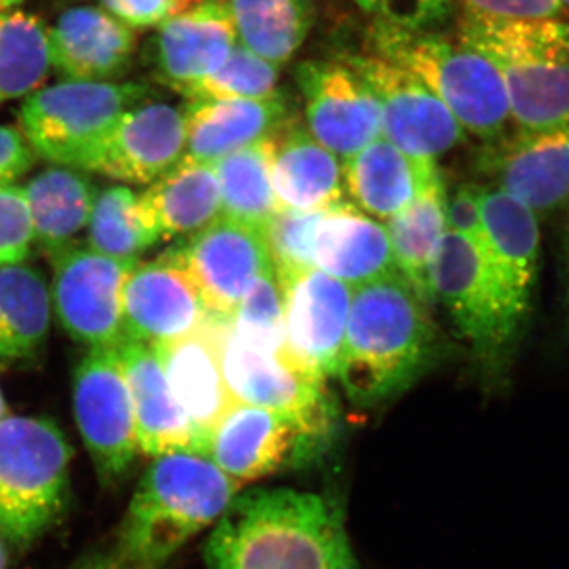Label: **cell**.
<instances>
[{
    "instance_id": "4",
    "label": "cell",
    "mask_w": 569,
    "mask_h": 569,
    "mask_svg": "<svg viewBox=\"0 0 569 569\" xmlns=\"http://www.w3.org/2000/svg\"><path fill=\"white\" fill-rule=\"evenodd\" d=\"M372 54L396 63L425 82L456 121L486 142L507 133L511 121L503 78L466 41L437 31H411L381 20L369 29Z\"/></svg>"
},
{
    "instance_id": "15",
    "label": "cell",
    "mask_w": 569,
    "mask_h": 569,
    "mask_svg": "<svg viewBox=\"0 0 569 569\" xmlns=\"http://www.w3.org/2000/svg\"><path fill=\"white\" fill-rule=\"evenodd\" d=\"M123 340L156 347L200 328L209 312L178 253L137 263L121 290Z\"/></svg>"
},
{
    "instance_id": "53",
    "label": "cell",
    "mask_w": 569,
    "mask_h": 569,
    "mask_svg": "<svg viewBox=\"0 0 569 569\" xmlns=\"http://www.w3.org/2000/svg\"><path fill=\"white\" fill-rule=\"evenodd\" d=\"M59 2H81V0H59Z\"/></svg>"
},
{
    "instance_id": "45",
    "label": "cell",
    "mask_w": 569,
    "mask_h": 569,
    "mask_svg": "<svg viewBox=\"0 0 569 569\" xmlns=\"http://www.w3.org/2000/svg\"><path fill=\"white\" fill-rule=\"evenodd\" d=\"M33 164V151L20 130L0 126V187L11 186Z\"/></svg>"
},
{
    "instance_id": "18",
    "label": "cell",
    "mask_w": 569,
    "mask_h": 569,
    "mask_svg": "<svg viewBox=\"0 0 569 569\" xmlns=\"http://www.w3.org/2000/svg\"><path fill=\"white\" fill-rule=\"evenodd\" d=\"M280 287L291 353L323 380L337 377L353 288L317 268L288 277Z\"/></svg>"
},
{
    "instance_id": "12",
    "label": "cell",
    "mask_w": 569,
    "mask_h": 569,
    "mask_svg": "<svg viewBox=\"0 0 569 569\" xmlns=\"http://www.w3.org/2000/svg\"><path fill=\"white\" fill-rule=\"evenodd\" d=\"M138 260L71 247L54 257L51 301L63 331L91 348L122 342L121 290Z\"/></svg>"
},
{
    "instance_id": "46",
    "label": "cell",
    "mask_w": 569,
    "mask_h": 569,
    "mask_svg": "<svg viewBox=\"0 0 569 569\" xmlns=\"http://www.w3.org/2000/svg\"><path fill=\"white\" fill-rule=\"evenodd\" d=\"M70 569H133L118 553L97 552L84 557Z\"/></svg>"
},
{
    "instance_id": "13",
    "label": "cell",
    "mask_w": 569,
    "mask_h": 569,
    "mask_svg": "<svg viewBox=\"0 0 569 569\" xmlns=\"http://www.w3.org/2000/svg\"><path fill=\"white\" fill-rule=\"evenodd\" d=\"M320 443L290 418L236 403L209 432L206 458L242 486L306 463Z\"/></svg>"
},
{
    "instance_id": "38",
    "label": "cell",
    "mask_w": 569,
    "mask_h": 569,
    "mask_svg": "<svg viewBox=\"0 0 569 569\" xmlns=\"http://www.w3.org/2000/svg\"><path fill=\"white\" fill-rule=\"evenodd\" d=\"M280 67L236 44L213 73L187 88V100H266L276 97Z\"/></svg>"
},
{
    "instance_id": "30",
    "label": "cell",
    "mask_w": 569,
    "mask_h": 569,
    "mask_svg": "<svg viewBox=\"0 0 569 569\" xmlns=\"http://www.w3.org/2000/svg\"><path fill=\"white\" fill-rule=\"evenodd\" d=\"M31 212L33 242L58 257L73 247L88 227L97 190L77 168H47L24 187Z\"/></svg>"
},
{
    "instance_id": "51",
    "label": "cell",
    "mask_w": 569,
    "mask_h": 569,
    "mask_svg": "<svg viewBox=\"0 0 569 569\" xmlns=\"http://www.w3.org/2000/svg\"><path fill=\"white\" fill-rule=\"evenodd\" d=\"M6 417H7L6 400H3L2 392H0V419H3Z\"/></svg>"
},
{
    "instance_id": "35",
    "label": "cell",
    "mask_w": 569,
    "mask_h": 569,
    "mask_svg": "<svg viewBox=\"0 0 569 569\" xmlns=\"http://www.w3.org/2000/svg\"><path fill=\"white\" fill-rule=\"evenodd\" d=\"M51 70L48 28L37 14L0 11V103L31 96Z\"/></svg>"
},
{
    "instance_id": "28",
    "label": "cell",
    "mask_w": 569,
    "mask_h": 569,
    "mask_svg": "<svg viewBox=\"0 0 569 569\" xmlns=\"http://www.w3.org/2000/svg\"><path fill=\"white\" fill-rule=\"evenodd\" d=\"M479 201L490 263L516 305L527 313L537 282L538 216L498 187H481Z\"/></svg>"
},
{
    "instance_id": "37",
    "label": "cell",
    "mask_w": 569,
    "mask_h": 569,
    "mask_svg": "<svg viewBox=\"0 0 569 569\" xmlns=\"http://www.w3.org/2000/svg\"><path fill=\"white\" fill-rule=\"evenodd\" d=\"M138 194L127 186H112L97 193L88 223L89 249L123 260H138V254L156 244L138 219Z\"/></svg>"
},
{
    "instance_id": "24",
    "label": "cell",
    "mask_w": 569,
    "mask_h": 569,
    "mask_svg": "<svg viewBox=\"0 0 569 569\" xmlns=\"http://www.w3.org/2000/svg\"><path fill=\"white\" fill-rule=\"evenodd\" d=\"M272 140L271 179L279 209L323 211L346 203L343 164L309 130L287 121Z\"/></svg>"
},
{
    "instance_id": "21",
    "label": "cell",
    "mask_w": 569,
    "mask_h": 569,
    "mask_svg": "<svg viewBox=\"0 0 569 569\" xmlns=\"http://www.w3.org/2000/svg\"><path fill=\"white\" fill-rule=\"evenodd\" d=\"M116 351L132 400L140 451L152 458L173 452L206 456L208 438L176 402L153 348L122 340Z\"/></svg>"
},
{
    "instance_id": "43",
    "label": "cell",
    "mask_w": 569,
    "mask_h": 569,
    "mask_svg": "<svg viewBox=\"0 0 569 569\" xmlns=\"http://www.w3.org/2000/svg\"><path fill=\"white\" fill-rule=\"evenodd\" d=\"M198 0H100V7L133 31L157 28Z\"/></svg>"
},
{
    "instance_id": "3",
    "label": "cell",
    "mask_w": 569,
    "mask_h": 569,
    "mask_svg": "<svg viewBox=\"0 0 569 569\" xmlns=\"http://www.w3.org/2000/svg\"><path fill=\"white\" fill-rule=\"evenodd\" d=\"M241 485L193 452L159 456L134 489L116 553L133 569H162L200 531L216 526Z\"/></svg>"
},
{
    "instance_id": "7",
    "label": "cell",
    "mask_w": 569,
    "mask_h": 569,
    "mask_svg": "<svg viewBox=\"0 0 569 569\" xmlns=\"http://www.w3.org/2000/svg\"><path fill=\"white\" fill-rule=\"evenodd\" d=\"M151 93L141 81H61L26 97L21 133L41 159L82 170L123 112Z\"/></svg>"
},
{
    "instance_id": "26",
    "label": "cell",
    "mask_w": 569,
    "mask_h": 569,
    "mask_svg": "<svg viewBox=\"0 0 569 569\" xmlns=\"http://www.w3.org/2000/svg\"><path fill=\"white\" fill-rule=\"evenodd\" d=\"M312 257L317 269L351 288L397 272L385 224L348 203L325 209Z\"/></svg>"
},
{
    "instance_id": "40",
    "label": "cell",
    "mask_w": 569,
    "mask_h": 569,
    "mask_svg": "<svg viewBox=\"0 0 569 569\" xmlns=\"http://www.w3.org/2000/svg\"><path fill=\"white\" fill-rule=\"evenodd\" d=\"M33 244L31 212L24 187H0V268L28 258Z\"/></svg>"
},
{
    "instance_id": "34",
    "label": "cell",
    "mask_w": 569,
    "mask_h": 569,
    "mask_svg": "<svg viewBox=\"0 0 569 569\" xmlns=\"http://www.w3.org/2000/svg\"><path fill=\"white\" fill-rule=\"evenodd\" d=\"M271 137L246 146L212 164L219 181L220 217L261 228L279 211L272 190Z\"/></svg>"
},
{
    "instance_id": "47",
    "label": "cell",
    "mask_w": 569,
    "mask_h": 569,
    "mask_svg": "<svg viewBox=\"0 0 569 569\" xmlns=\"http://www.w3.org/2000/svg\"><path fill=\"white\" fill-rule=\"evenodd\" d=\"M565 310L569 325V227L563 242Z\"/></svg>"
},
{
    "instance_id": "36",
    "label": "cell",
    "mask_w": 569,
    "mask_h": 569,
    "mask_svg": "<svg viewBox=\"0 0 569 569\" xmlns=\"http://www.w3.org/2000/svg\"><path fill=\"white\" fill-rule=\"evenodd\" d=\"M230 321L234 335L244 346L261 353L299 362L288 347L282 287L272 264L254 277Z\"/></svg>"
},
{
    "instance_id": "25",
    "label": "cell",
    "mask_w": 569,
    "mask_h": 569,
    "mask_svg": "<svg viewBox=\"0 0 569 569\" xmlns=\"http://www.w3.org/2000/svg\"><path fill=\"white\" fill-rule=\"evenodd\" d=\"M182 111L183 157L206 164L271 137L288 121L280 93L266 100H187Z\"/></svg>"
},
{
    "instance_id": "17",
    "label": "cell",
    "mask_w": 569,
    "mask_h": 569,
    "mask_svg": "<svg viewBox=\"0 0 569 569\" xmlns=\"http://www.w3.org/2000/svg\"><path fill=\"white\" fill-rule=\"evenodd\" d=\"M479 164L537 216L556 211L569 200V122L501 134L486 142Z\"/></svg>"
},
{
    "instance_id": "5",
    "label": "cell",
    "mask_w": 569,
    "mask_h": 569,
    "mask_svg": "<svg viewBox=\"0 0 569 569\" xmlns=\"http://www.w3.org/2000/svg\"><path fill=\"white\" fill-rule=\"evenodd\" d=\"M458 37L500 71L518 130L569 122V21L460 20Z\"/></svg>"
},
{
    "instance_id": "1",
    "label": "cell",
    "mask_w": 569,
    "mask_h": 569,
    "mask_svg": "<svg viewBox=\"0 0 569 569\" xmlns=\"http://www.w3.org/2000/svg\"><path fill=\"white\" fill-rule=\"evenodd\" d=\"M208 569H359L339 509L290 488L238 493L204 546Z\"/></svg>"
},
{
    "instance_id": "49",
    "label": "cell",
    "mask_w": 569,
    "mask_h": 569,
    "mask_svg": "<svg viewBox=\"0 0 569 569\" xmlns=\"http://www.w3.org/2000/svg\"><path fill=\"white\" fill-rule=\"evenodd\" d=\"M0 569H7V552L2 541H0Z\"/></svg>"
},
{
    "instance_id": "42",
    "label": "cell",
    "mask_w": 569,
    "mask_h": 569,
    "mask_svg": "<svg viewBox=\"0 0 569 569\" xmlns=\"http://www.w3.org/2000/svg\"><path fill=\"white\" fill-rule=\"evenodd\" d=\"M455 0H372L378 20L411 31H437L448 20Z\"/></svg>"
},
{
    "instance_id": "32",
    "label": "cell",
    "mask_w": 569,
    "mask_h": 569,
    "mask_svg": "<svg viewBox=\"0 0 569 569\" xmlns=\"http://www.w3.org/2000/svg\"><path fill=\"white\" fill-rule=\"evenodd\" d=\"M51 318V295L43 274L31 266L0 268V359L36 353Z\"/></svg>"
},
{
    "instance_id": "31",
    "label": "cell",
    "mask_w": 569,
    "mask_h": 569,
    "mask_svg": "<svg viewBox=\"0 0 569 569\" xmlns=\"http://www.w3.org/2000/svg\"><path fill=\"white\" fill-rule=\"evenodd\" d=\"M445 190L440 173L433 176L413 203L385 222L397 272L406 277L418 295L429 302V269L438 242L447 233Z\"/></svg>"
},
{
    "instance_id": "11",
    "label": "cell",
    "mask_w": 569,
    "mask_h": 569,
    "mask_svg": "<svg viewBox=\"0 0 569 569\" xmlns=\"http://www.w3.org/2000/svg\"><path fill=\"white\" fill-rule=\"evenodd\" d=\"M366 81L381 108V137L411 159H437L463 140V130L451 111L425 82L372 52L346 56Z\"/></svg>"
},
{
    "instance_id": "14",
    "label": "cell",
    "mask_w": 569,
    "mask_h": 569,
    "mask_svg": "<svg viewBox=\"0 0 569 569\" xmlns=\"http://www.w3.org/2000/svg\"><path fill=\"white\" fill-rule=\"evenodd\" d=\"M295 78L309 133L339 159H350L381 137L380 103L343 59L299 62Z\"/></svg>"
},
{
    "instance_id": "9",
    "label": "cell",
    "mask_w": 569,
    "mask_h": 569,
    "mask_svg": "<svg viewBox=\"0 0 569 569\" xmlns=\"http://www.w3.org/2000/svg\"><path fill=\"white\" fill-rule=\"evenodd\" d=\"M73 410L93 470L116 488L133 470L140 447L132 400L114 348H91L73 381Z\"/></svg>"
},
{
    "instance_id": "6",
    "label": "cell",
    "mask_w": 569,
    "mask_h": 569,
    "mask_svg": "<svg viewBox=\"0 0 569 569\" xmlns=\"http://www.w3.org/2000/svg\"><path fill=\"white\" fill-rule=\"evenodd\" d=\"M73 449L52 419H0V538L24 552L69 507Z\"/></svg>"
},
{
    "instance_id": "10",
    "label": "cell",
    "mask_w": 569,
    "mask_h": 569,
    "mask_svg": "<svg viewBox=\"0 0 569 569\" xmlns=\"http://www.w3.org/2000/svg\"><path fill=\"white\" fill-rule=\"evenodd\" d=\"M213 320L224 385L234 402L274 411L325 440L331 430V411L323 378L299 362L244 346L234 335L230 318Z\"/></svg>"
},
{
    "instance_id": "39",
    "label": "cell",
    "mask_w": 569,
    "mask_h": 569,
    "mask_svg": "<svg viewBox=\"0 0 569 569\" xmlns=\"http://www.w3.org/2000/svg\"><path fill=\"white\" fill-rule=\"evenodd\" d=\"M323 211L279 209L263 227L266 246L277 279L301 274L313 266V233Z\"/></svg>"
},
{
    "instance_id": "16",
    "label": "cell",
    "mask_w": 569,
    "mask_h": 569,
    "mask_svg": "<svg viewBox=\"0 0 569 569\" xmlns=\"http://www.w3.org/2000/svg\"><path fill=\"white\" fill-rule=\"evenodd\" d=\"M209 316L231 318L254 277L271 266L263 230L219 217L178 250Z\"/></svg>"
},
{
    "instance_id": "8",
    "label": "cell",
    "mask_w": 569,
    "mask_h": 569,
    "mask_svg": "<svg viewBox=\"0 0 569 569\" xmlns=\"http://www.w3.org/2000/svg\"><path fill=\"white\" fill-rule=\"evenodd\" d=\"M429 287L432 299L443 305L460 335L482 359L497 361L507 355L526 313L486 250L447 230L430 263Z\"/></svg>"
},
{
    "instance_id": "33",
    "label": "cell",
    "mask_w": 569,
    "mask_h": 569,
    "mask_svg": "<svg viewBox=\"0 0 569 569\" xmlns=\"http://www.w3.org/2000/svg\"><path fill=\"white\" fill-rule=\"evenodd\" d=\"M238 43L282 67L305 43L313 24L310 0H227Z\"/></svg>"
},
{
    "instance_id": "22",
    "label": "cell",
    "mask_w": 569,
    "mask_h": 569,
    "mask_svg": "<svg viewBox=\"0 0 569 569\" xmlns=\"http://www.w3.org/2000/svg\"><path fill=\"white\" fill-rule=\"evenodd\" d=\"M51 69L62 81L114 82L133 66L137 37L102 7L73 6L48 29Z\"/></svg>"
},
{
    "instance_id": "20",
    "label": "cell",
    "mask_w": 569,
    "mask_h": 569,
    "mask_svg": "<svg viewBox=\"0 0 569 569\" xmlns=\"http://www.w3.org/2000/svg\"><path fill=\"white\" fill-rule=\"evenodd\" d=\"M236 44L227 0H204L157 26L148 61L157 81L182 93L219 69Z\"/></svg>"
},
{
    "instance_id": "29",
    "label": "cell",
    "mask_w": 569,
    "mask_h": 569,
    "mask_svg": "<svg viewBox=\"0 0 569 569\" xmlns=\"http://www.w3.org/2000/svg\"><path fill=\"white\" fill-rule=\"evenodd\" d=\"M437 171L436 163L411 159L383 137L343 160L346 190L356 208L383 222L413 203Z\"/></svg>"
},
{
    "instance_id": "41",
    "label": "cell",
    "mask_w": 569,
    "mask_h": 569,
    "mask_svg": "<svg viewBox=\"0 0 569 569\" xmlns=\"http://www.w3.org/2000/svg\"><path fill=\"white\" fill-rule=\"evenodd\" d=\"M460 20L533 21L563 18L561 0H458Z\"/></svg>"
},
{
    "instance_id": "44",
    "label": "cell",
    "mask_w": 569,
    "mask_h": 569,
    "mask_svg": "<svg viewBox=\"0 0 569 569\" xmlns=\"http://www.w3.org/2000/svg\"><path fill=\"white\" fill-rule=\"evenodd\" d=\"M479 190H481V186L460 183L451 193H447L445 217H447L448 231L463 236V238L470 239L475 246L486 250Z\"/></svg>"
},
{
    "instance_id": "23",
    "label": "cell",
    "mask_w": 569,
    "mask_h": 569,
    "mask_svg": "<svg viewBox=\"0 0 569 569\" xmlns=\"http://www.w3.org/2000/svg\"><path fill=\"white\" fill-rule=\"evenodd\" d=\"M176 402L206 438L236 406L224 385L213 317L200 328L152 347Z\"/></svg>"
},
{
    "instance_id": "50",
    "label": "cell",
    "mask_w": 569,
    "mask_h": 569,
    "mask_svg": "<svg viewBox=\"0 0 569 569\" xmlns=\"http://www.w3.org/2000/svg\"><path fill=\"white\" fill-rule=\"evenodd\" d=\"M356 3H358L359 7H361L362 10L369 11L370 13V7H372V0H355Z\"/></svg>"
},
{
    "instance_id": "19",
    "label": "cell",
    "mask_w": 569,
    "mask_h": 569,
    "mask_svg": "<svg viewBox=\"0 0 569 569\" xmlns=\"http://www.w3.org/2000/svg\"><path fill=\"white\" fill-rule=\"evenodd\" d=\"M182 108L146 100L123 112L82 170L130 183H152L182 159Z\"/></svg>"
},
{
    "instance_id": "2",
    "label": "cell",
    "mask_w": 569,
    "mask_h": 569,
    "mask_svg": "<svg viewBox=\"0 0 569 569\" xmlns=\"http://www.w3.org/2000/svg\"><path fill=\"white\" fill-rule=\"evenodd\" d=\"M425 305L399 272L353 288L337 378L355 403L378 406L417 380L433 342Z\"/></svg>"
},
{
    "instance_id": "48",
    "label": "cell",
    "mask_w": 569,
    "mask_h": 569,
    "mask_svg": "<svg viewBox=\"0 0 569 569\" xmlns=\"http://www.w3.org/2000/svg\"><path fill=\"white\" fill-rule=\"evenodd\" d=\"M22 0H0V11L17 9Z\"/></svg>"
},
{
    "instance_id": "52",
    "label": "cell",
    "mask_w": 569,
    "mask_h": 569,
    "mask_svg": "<svg viewBox=\"0 0 569 569\" xmlns=\"http://www.w3.org/2000/svg\"><path fill=\"white\" fill-rule=\"evenodd\" d=\"M561 6H563V11L569 13V0H561Z\"/></svg>"
},
{
    "instance_id": "27",
    "label": "cell",
    "mask_w": 569,
    "mask_h": 569,
    "mask_svg": "<svg viewBox=\"0 0 569 569\" xmlns=\"http://www.w3.org/2000/svg\"><path fill=\"white\" fill-rule=\"evenodd\" d=\"M138 219L157 239L198 233L222 213L212 164L182 157L148 190L138 194Z\"/></svg>"
}]
</instances>
